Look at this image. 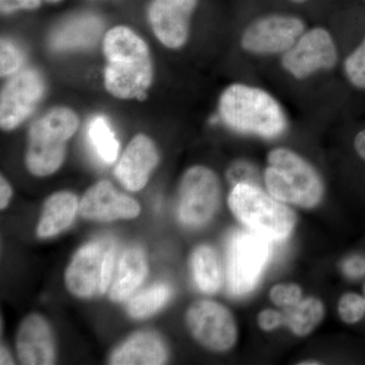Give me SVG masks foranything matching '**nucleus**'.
<instances>
[{"label":"nucleus","instance_id":"3","mask_svg":"<svg viewBox=\"0 0 365 365\" xmlns=\"http://www.w3.org/2000/svg\"><path fill=\"white\" fill-rule=\"evenodd\" d=\"M228 206L247 230L269 242L285 241L297 222L294 211L287 203L263 191L258 185H235L228 196Z\"/></svg>","mask_w":365,"mask_h":365},{"label":"nucleus","instance_id":"37","mask_svg":"<svg viewBox=\"0 0 365 365\" xmlns=\"http://www.w3.org/2000/svg\"><path fill=\"white\" fill-rule=\"evenodd\" d=\"M304 364V365H316V364H321V362L317 361V360H307V361L302 362V364Z\"/></svg>","mask_w":365,"mask_h":365},{"label":"nucleus","instance_id":"38","mask_svg":"<svg viewBox=\"0 0 365 365\" xmlns=\"http://www.w3.org/2000/svg\"><path fill=\"white\" fill-rule=\"evenodd\" d=\"M47 2H51V4H56V2L61 1V0H45Z\"/></svg>","mask_w":365,"mask_h":365},{"label":"nucleus","instance_id":"7","mask_svg":"<svg viewBox=\"0 0 365 365\" xmlns=\"http://www.w3.org/2000/svg\"><path fill=\"white\" fill-rule=\"evenodd\" d=\"M220 199V184L215 173L202 165L191 168L180 184V222L189 227H202L215 215Z\"/></svg>","mask_w":365,"mask_h":365},{"label":"nucleus","instance_id":"25","mask_svg":"<svg viewBox=\"0 0 365 365\" xmlns=\"http://www.w3.org/2000/svg\"><path fill=\"white\" fill-rule=\"evenodd\" d=\"M344 72L353 86L365 90V37L345 59Z\"/></svg>","mask_w":365,"mask_h":365},{"label":"nucleus","instance_id":"11","mask_svg":"<svg viewBox=\"0 0 365 365\" xmlns=\"http://www.w3.org/2000/svg\"><path fill=\"white\" fill-rule=\"evenodd\" d=\"M45 81L35 69L16 72L4 86L0 98V126L13 130L32 114L44 97Z\"/></svg>","mask_w":365,"mask_h":365},{"label":"nucleus","instance_id":"20","mask_svg":"<svg viewBox=\"0 0 365 365\" xmlns=\"http://www.w3.org/2000/svg\"><path fill=\"white\" fill-rule=\"evenodd\" d=\"M79 209L78 198L69 192H58L46 200L38 225L37 235L47 239L66 230Z\"/></svg>","mask_w":365,"mask_h":365},{"label":"nucleus","instance_id":"18","mask_svg":"<svg viewBox=\"0 0 365 365\" xmlns=\"http://www.w3.org/2000/svg\"><path fill=\"white\" fill-rule=\"evenodd\" d=\"M168 351L163 340L151 332L134 334L118 347L110 359L114 365H158L165 364Z\"/></svg>","mask_w":365,"mask_h":365},{"label":"nucleus","instance_id":"4","mask_svg":"<svg viewBox=\"0 0 365 365\" xmlns=\"http://www.w3.org/2000/svg\"><path fill=\"white\" fill-rule=\"evenodd\" d=\"M264 173L267 191L281 202L312 208L321 202L324 186L313 165L294 151L275 148L269 153Z\"/></svg>","mask_w":365,"mask_h":365},{"label":"nucleus","instance_id":"21","mask_svg":"<svg viewBox=\"0 0 365 365\" xmlns=\"http://www.w3.org/2000/svg\"><path fill=\"white\" fill-rule=\"evenodd\" d=\"M192 275L197 287L204 294L217 292L222 285L223 272L220 255L213 247L201 245L192 253Z\"/></svg>","mask_w":365,"mask_h":365},{"label":"nucleus","instance_id":"19","mask_svg":"<svg viewBox=\"0 0 365 365\" xmlns=\"http://www.w3.org/2000/svg\"><path fill=\"white\" fill-rule=\"evenodd\" d=\"M148 262L138 247L127 249L120 258L116 276L110 287V299L123 302L143 284L148 275Z\"/></svg>","mask_w":365,"mask_h":365},{"label":"nucleus","instance_id":"15","mask_svg":"<svg viewBox=\"0 0 365 365\" xmlns=\"http://www.w3.org/2000/svg\"><path fill=\"white\" fill-rule=\"evenodd\" d=\"M158 163L157 148L144 134L132 139L115 169V176L122 186L136 192L148 184L150 174Z\"/></svg>","mask_w":365,"mask_h":365},{"label":"nucleus","instance_id":"36","mask_svg":"<svg viewBox=\"0 0 365 365\" xmlns=\"http://www.w3.org/2000/svg\"><path fill=\"white\" fill-rule=\"evenodd\" d=\"M14 359L11 357V353H9V350L6 346H1V350H0V364L6 365V364H14Z\"/></svg>","mask_w":365,"mask_h":365},{"label":"nucleus","instance_id":"1","mask_svg":"<svg viewBox=\"0 0 365 365\" xmlns=\"http://www.w3.org/2000/svg\"><path fill=\"white\" fill-rule=\"evenodd\" d=\"M103 50L108 61L104 76L107 91L119 98L140 97L153 76L146 43L131 29L115 26L106 34Z\"/></svg>","mask_w":365,"mask_h":365},{"label":"nucleus","instance_id":"26","mask_svg":"<svg viewBox=\"0 0 365 365\" xmlns=\"http://www.w3.org/2000/svg\"><path fill=\"white\" fill-rule=\"evenodd\" d=\"M23 52L19 46L7 39H2L0 44V73L1 76H11L20 71L23 66Z\"/></svg>","mask_w":365,"mask_h":365},{"label":"nucleus","instance_id":"40","mask_svg":"<svg viewBox=\"0 0 365 365\" xmlns=\"http://www.w3.org/2000/svg\"><path fill=\"white\" fill-rule=\"evenodd\" d=\"M364 294H365V287H364Z\"/></svg>","mask_w":365,"mask_h":365},{"label":"nucleus","instance_id":"24","mask_svg":"<svg viewBox=\"0 0 365 365\" xmlns=\"http://www.w3.org/2000/svg\"><path fill=\"white\" fill-rule=\"evenodd\" d=\"M88 136L98 157L105 163H112L116 160L119 153V143L111 125L108 123L105 117L97 116L91 120L88 126Z\"/></svg>","mask_w":365,"mask_h":365},{"label":"nucleus","instance_id":"30","mask_svg":"<svg viewBox=\"0 0 365 365\" xmlns=\"http://www.w3.org/2000/svg\"><path fill=\"white\" fill-rule=\"evenodd\" d=\"M115 261H116V248H115L114 244L109 242L107 252H106L104 266H103L101 294H105L111 285L113 273L115 270Z\"/></svg>","mask_w":365,"mask_h":365},{"label":"nucleus","instance_id":"32","mask_svg":"<svg viewBox=\"0 0 365 365\" xmlns=\"http://www.w3.org/2000/svg\"><path fill=\"white\" fill-rule=\"evenodd\" d=\"M42 0H0L2 14H11L20 9H36Z\"/></svg>","mask_w":365,"mask_h":365},{"label":"nucleus","instance_id":"12","mask_svg":"<svg viewBox=\"0 0 365 365\" xmlns=\"http://www.w3.org/2000/svg\"><path fill=\"white\" fill-rule=\"evenodd\" d=\"M197 0H153L148 19L153 33L163 45L178 49L187 42L191 14Z\"/></svg>","mask_w":365,"mask_h":365},{"label":"nucleus","instance_id":"29","mask_svg":"<svg viewBox=\"0 0 365 365\" xmlns=\"http://www.w3.org/2000/svg\"><path fill=\"white\" fill-rule=\"evenodd\" d=\"M227 177L232 184H253L259 182L257 168L246 160H237L228 168Z\"/></svg>","mask_w":365,"mask_h":365},{"label":"nucleus","instance_id":"22","mask_svg":"<svg viewBox=\"0 0 365 365\" xmlns=\"http://www.w3.org/2000/svg\"><path fill=\"white\" fill-rule=\"evenodd\" d=\"M283 314L284 325H287L294 335L306 337L323 321L325 307L321 300L314 297H307L300 300L299 304L284 309Z\"/></svg>","mask_w":365,"mask_h":365},{"label":"nucleus","instance_id":"35","mask_svg":"<svg viewBox=\"0 0 365 365\" xmlns=\"http://www.w3.org/2000/svg\"><path fill=\"white\" fill-rule=\"evenodd\" d=\"M354 148L359 157L365 162V129L360 131L355 137Z\"/></svg>","mask_w":365,"mask_h":365},{"label":"nucleus","instance_id":"8","mask_svg":"<svg viewBox=\"0 0 365 365\" xmlns=\"http://www.w3.org/2000/svg\"><path fill=\"white\" fill-rule=\"evenodd\" d=\"M186 323L194 339L211 351L227 352L237 340V327L230 309L212 302L201 299L190 306Z\"/></svg>","mask_w":365,"mask_h":365},{"label":"nucleus","instance_id":"5","mask_svg":"<svg viewBox=\"0 0 365 365\" xmlns=\"http://www.w3.org/2000/svg\"><path fill=\"white\" fill-rule=\"evenodd\" d=\"M78 115L68 108L58 107L34 122L29 133L26 163L38 177L54 174L66 158V143L78 130Z\"/></svg>","mask_w":365,"mask_h":365},{"label":"nucleus","instance_id":"16","mask_svg":"<svg viewBox=\"0 0 365 365\" xmlns=\"http://www.w3.org/2000/svg\"><path fill=\"white\" fill-rule=\"evenodd\" d=\"M16 349L21 364H54L55 348L51 329L40 314H30L21 322L16 337Z\"/></svg>","mask_w":365,"mask_h":365},{"label":"nucleus","instance_id":"13","mask_svg":"<svg viewBox=\"0 0 365 365\" xmlns=\"http://www.w3.org/2000/svg\"><path fill=\"white\" fill-rule=\"evenodd\" d=\"M83 217L100 222L130 220L140 213V205L131 197L119 193L111 182L101 181L86 191L79 203Z\"/></svg>","mask_w":365,"mask_h":365},{"label":"nucleus","instance_id":"2","mask_svg":"<svg viewBox=\"0 0 365 365\" xmlns=\"http://www.w3.org/2000/svg\"><path fill=\"white\" fill-rule=\"evenodd\" d=\"M220 117L228 128L241 134L276 138L284 133L287 120L279 103L255 86L235 83L223 91Z\"/></svg>","mask_w":365,"mask_h":365},{"label":"nucleus","instance_id":"14","mask_svg":"<svg viewBox=\"0 0 365 365\" xmlns=\"http://www.w3.org/2000/svg\"><path fill=\"white\" fill-rule=\"evenodd\" d=\"M108 245L101 242H90L74 255L66 273V284L71 294L81 299H90L98 292L101 294Z\"/></svg>","mask_w":365,"mask_h":365},{"label":"nucleus","instance_id":"28","mask_svg":"<svg viewBox=\"0 0 365 365\" xmlns=\"http://www.w3.org/2000/svg\"><path fill=\"white\" fill-rule=\"evenodd\" d=\"M269 295L274 304L287 309L302 299V289L295 283H280L271 288Z\"/></svg>","mask_w":365,"mask_h":365},{"label":"nucleus","instance_id":"27","mask_svg":"<svg viewBox=\"0 0 365 365\" xmlns=\"http://www.w3.org/2000/svg\"><path fill=\"white\" fill-rule=\"evenodd\" d=\"M338 313L346 324H355L365 316V297L357 294H346L338 304Z\"/></svg>","mask_w":365,"mask_h":365},{"label":"nucleus","instance_id":"6","mask_svg":"<svg viewBox=\"0 0 365 365\" xmlns=\"http://www.w3.org/2000/svg\"><path fill=\"white\" fill-rule=\"evenodd\" d=\"M270 242L251 230H235L227 249V285L232 297H245L258 284L270 258Z\"/></svg>","mask_w":365,"mask_h":365},{"label":"nucleus","instance_id":"23","mask_svg":"<svg viewBox=\"0 0 365 365\" xmlns=\"http://www.w3.org/2000/svg\"><path fill=\"white\" fill-rule=\"evenodd\" d=\"M170 297V288L169 285H153L148 289L143 290L140 294L132 297L127 306V311L134 319H144L157 313Z\"/></svg>","mask_w":365,"mask_h":365},{"label":"nucleus","instance_id":"31","mask_svg":"<svg viewBox=\"0 0 365 365\" xmlns=\"http://www.w3.org/2000/svg\"><path fill=\"white\" fill-rule=\"evenodd\" d=\"M257 321L262 330L270 332L284 325V314L275 309H266L259 314Z\"/></svg>","mask_w":365,"mask_h":365},{"label":"nucleus","instance_id":"9","mask_svg":"<svg viewBox=\"0 0 365 365\" xmlns=\"http://www.w3.org/2000/svg\"><path fill=\"white\" fill-rule=\"evenodd\" d=\"M338 52L332 35L314 28L300 36L283 54L282 66L297 79H306L317 72L330 71L337 63Z\"/></svg>","mask_w":365,"mask_h":365},{"label":"nucleus","instance_id":"10","mask_svg":"<svg viewBox=\"0 0 365 365\" xmlns=\"http://www.w3.org/2000/svg\"><path fill=\"white\" fill-rule=\"evenodd\" d=\"M304 33L297 16L271 14L253 21L242 33V49L255 55L284 54Z\"/></svg>","mask_w":365,"mask_h":365},{"label":"nucleus","instance_id":"34","mask_svg":"<svg viewBox=\"0 0 365 365\" xmlns=\"http://www.w3.org/2000/svg\"><path fill=\"white\" fill-rule=\"evenodd\" d=\"M13 196V189H11L9 182L4 179V176L0 178V207L4 209L9 205Z\"/></svg>","mask_w":365,"mask_h":365},{"label":"nucleus","instance_id":"17","mask_svg":"<svg viewBox=\"0 0 365 365\" xmlns=\"http://www.w3.org/2000/svg\"><path fill=\"white\" fill-rule=\"evenodd\" d=\"M102 31L100 19L93 14H83L58 26L50 38V46L58 52L88 49L97 43Z\"/></svg>","mask_w":365,"mask_h":365},{"label":"nucleus","instance_id":"39","mask_svg":"<svg viewBox=\"0 0 365 365\" xmlns=\"http://www.w3.org/2000/svg\"><path fill=\"white\" fill-rule=\"evenodd\" d=\"M292 1L297 2V4H302V2H306L307 0H292Z\"/></svg>","mask_w":365,"mask_h":365},{"label":"nucleus","instance_id":"33","mask_svg":"<svg viewBox=\"0 0 365 365\" xmlns=\"http://www.w3.org/2000/svg\"><path fill=\"white\" fill-rule=\"evenodd\" d=\"M343 272L350 278H359L365 275V260L360 256H352L343 262Z\"/></svg>","mask_w":365,"mask_h":365}]
</instances>
